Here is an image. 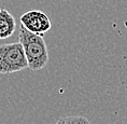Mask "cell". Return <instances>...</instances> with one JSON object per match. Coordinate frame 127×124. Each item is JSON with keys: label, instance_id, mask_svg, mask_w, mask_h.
<instances>
[{"label": "cell", "instance_id": "obj_1", "mask_svg": "<svg viewBox=\"0 0 127 124\" xmlns=\"http://www.w3.org/2000/svg\"><path fill=\"white\" fill-rule=\"evenodd\" d=\"M18 39V42L23 46L28 68L32 71H38L45 67L49 63V52L43 36L30 33L21 25Z\"/></svg>", "mask_w": 127, "mask_h": 124}, {"label": "cell", "instance_id": "obj_4", "mask_svg": "<svg viewBox=\"0 0 127 124\" xmlns=\"http://www.w3.org/2000/svg\"><path fill=\"white\" fill-rule=\"evenodd\" d=\"M16 29L14 16L8 10L0 8V40L8 39Z\"/></svg>", "mask_w": 127, "mask_h": 124}, {"label": "cell", "instance_id": "obj_5", "mask_svg": "<svg viewBox=\"0 0 127 124\" xmlns=\"http://www.w3.org/2000/svg\"><path fill=\"white\" fill-rule=\"evenodd\" d=\"M55 124H90V121L84 117L68 116V117L59 118Z\"/></svg>", "mask_w": 127, "mask_h": 124}, {"label": "cell", "instance_id": "obj_2", "mask_svg": "<svg viewBox=\"0 0 127 124\" xmlns=\"http://www.w3.org/2000/svg\"><path fill=\"white\" fill-rule=\"evenodd\" d=\"M26 68L27 60L20 42L0 45V75H11Z\"/></svg>", "mask_w": 127, "mask_h": 124}, {"label": "cell", "instance_id": "obj_3", "mask_svg": "<svg viewBox=\"0 0 127 124\" xmlns=\"http://www.w3.org/2000/svg\"><path fill=\"white\" fill-rule=\"evenodd\" d=\"M21 25L25 29L36 35L43 36L46 31H49L52 28V23L47 15L42 11L39 10H31L27 11L22 15Z\"/></svg>", "mask_w": 127, "mask_h": 124}]
</instances>
